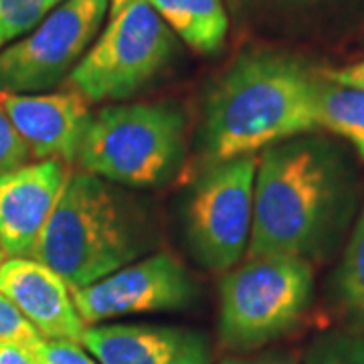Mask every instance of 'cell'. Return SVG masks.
<instances>
[{"label":"cell","mask_w":364,"mask_h":364,"mask_svg":"<svg viewBox=\"0 0 364 364\" xmlns=\"http://www.w3.org/2000/svg\"><path fill=\"white\" fill-rule=\"evenodd\" d=\"M184 154V116L170 104H114L93 114L75 162L117 186H160Z\"/></svg>","instance_id":"4"},{"label":"cell","mask_w":364,"mask_h":364,"mask_svg":"<svg viewBox=\"0 0 364 364\" xmlns=\"http://www.w3.org/2000/svg\"><path fill=\"white\" fill-rule=\"evenodd\" d=\"M65 0H0V49L28 35Z\"/></svg>","instance_id":"17"},{"label":"cell","mask_w":364,"mask_h":364,"mask_svg":"<svg viewBox=\"0 0 364 364\" xmlns=\"http://www.w3.org/2000/svg\"><path fill=\"white\" fill-rule=\"evenodd\" d=\"M314 294L312 263L255 255L229 269L219 289V334L235 352L263 350L299 324Z\"/></svg>","instance_id":"5"},{"label":"cell","mask_w":364,"mask_h":364,"mask_svg":"<svg viewBox=\"0 0 364 364\" xmlns=\"http://www.w3.org/2000/svg\"><path fill=\"white\" fill-rule=\"evenodd\" d=\"M39 340V332L18 312L11 299L0 294V342H21L33 346Z\"/></svg>","instance_id":"19"},{"label":"cell","mask_w":364,"mask_h":364,"mask_svg":"<svg viewBox=\"0 0 364 364\" xmlns=\"http://www.w3.org/2000/svg\"><path fill=\"white\" fill-rule=\"evenodd\" d=\"M219 364H301V356L287 348H272V350L239 352L237 356H229Z\"/></svg>","instance_id":"22"},{"label":"cell","mask_w":364,"mask_h":364,"mask_svg":"<svg viewBox=\"0 0 364 364\" xmlns=\"http://www.w3.org/2000/svg\"><path fill=\"white\" fill-rule=\"evenodd\" d=\"M81 344L100 364H210L205 332L184 326L95 324Z\"/></svg>","instance_id":"12"},{"label":"cell","mask_w":364,"mask_h":364,"mask_svg":"<svg viewBox=\"0 0 364 364\" xmlns=\"http://www.w3.org/2000/svg\"><path fill=\"white\" fill-rule=\"evenodd\" d=\"M0 105L35 160L71 164L90 126V102L75 90L57 93H0Z\"/></svg>","instance_id":"11"},{"label":"cell","mask_w":364,"mask_h":364,"mask_svg":"<svg viewBox=\"0 0 364 364\" xmlns=\"http://www.w3.org/2000/svg\"><path fill=\"white\" fill-rule=\"evenodd\" d=\"M67 164L37 160L0 174V247L4 257H33L69 178Z\"/></svg>","instance_id":"10"},{"label":"cell","mask_w":364,"mask_h":364,"mask_svg":"<svg viewBox=\"0 0 364 364\" xmlns=\"http://www.w3.org/2000/svg\"><path fill=\"white\" fill-rule=\"evenodd\" d=\"M0 294L9 298L43 340L81 344V320L73 291L61 275L33 257L4 259L0 265Z\"/></svg>","instance_id":"13"},{"label":"cell","mask_w":364,"mask_h":364,"mask_svg":"<svg viewBox=\"0 0 364 364\" xmlns=\"http://www.w3.org/2000/svg\"><path fill=\"white\" fill-rule=\"evenodd\" d=\"M195 279L170 253H150L142 259L73 291V301L85 326L109 322L134 314L178 312L196 299Z\"/></svg>","instance_id":"9"},{"label":"cell","mask_w":364,"mask_h":364,"mask_svg":"<svg viewBox=\"0 0 364 364\" xmlns=\"http://www.w3.org/2000/svg\"><path fill=\"white\" fill-rule=\"evenodd\" d=\"M174 33L148 0H128L69 75L90 104L122 102L144 90L168 65Z\"/></svg>","instance_id":"6"},{"label":"cell","mask_w":364,"mask_h":364,"mask_svg":"<svg viewBox=\"0 0 364 364\" xmlns=\"http://www.w3.org/2000/svg\"><path fill=\"white\" fill-rule=\"evenodd\" d=\"M154 243V225L138 198L79 170L69 174L33 259L75 291L150 255Z\"/></svg>","instance_id":"3"},{"label":"cell","mask_w":364,"mask_h":364,"mask_svg":"<svg viewBox=\"0 0 364 364\" xmlns=\"http://www.w3.org/2000/svg\"><path fill=\"white\" fill-rule=\"evenodd\" d=\"M334 296L356 332L364 334V208L354 223L334 277Z\"/></svg>","instance_id":"16"},{"label":"cell","mask_w":364,"mask_h":364,"mask_svg":"<svg viewBox=\"0 0 364 364\" xmlns=\"http://www.w3.org/2000/svg\"><path fill=\"white\" fill-rule=\"evenodd\" d=\"M257 156L210 164L186 205V237L195 257L213 272H229L247 253L253 227Z\"/></svg>","instance_id":"7"},{"label":"cell","mask_w":364,"mask_h":364,"mask_svg":"<svg viewBox=\"0 0 364 364\" xmlns=\"http://www.w3.org/2000/svg\"><path fill=\"white\" fill-rule=\"evenodd\" d=\"M31 348L41 364H100L85 350L83 344L41 338Z\"/></svg>","instance_id":"21"},{"label":"cell","mask_w":364,"mask_h":364,"mask_svg":"<svg viewBox=\"0 0 364 364\" xmlns=\"http://www.w3.org/2000/svg\"><path fill=\"white\" fill-rule=\"evenodd\" d=\"M322 77L336 83V85H342V87L364 91V61L338 67V69H326L322 71Z\"/></svg>","instance_id":"23"},{"label":"cell","mask_w":364,"mask_h":364,"mask_svg":"<svg viewBox=\"0 0 364 364\" xmlns=\"http://www.w3.org/2000/svg\"><path fill=\"white\" fill-rule=\"evenodd\" d=\"M128 4V0H109V16L116 14L119 9H124Z\"/></svg>","instance_id":"25"},{"label":"cell","mask_w":364,"mask_h":364,"mask_svg":"<svg viewBox=\"0 0 364 364\" xmlns=\"http://www.w3.org/2000/svg\"><path fill=\"white\" fill-rule=\"evenodd\" d=\"M316 126L346 140L364 160V91L342 87L320 75L316 85Z\"/></svg>","instance_id":"15"},{"label":"cell","mask_w":364,"mask_h":364,"mask_svg":"<svg viewBox=\"0 0 364 364\" xmlns=\"http://www.w3.org/2000/svg\"><path fill=\"white\" fill-rule=\"evenodd\" d=\"M109 0H65L35 31L0 51V93H39L59 85L87 53Z\"/></svg>","instance_id":"8"},{"label":"cell","mask_w":364,"mask_h":364,"mask_svg":"<svg viewBox=\"0 0 364 364\" xmlns=\"http://www.w3.org/2000/svg\"><path fill=\"white\" fill-rule=\"evenodd\" d=\"M301 364H364V334L336 330L312 340Z\"/></svg>","instance_id":"18"},{"label":"cell","mask_w":364,"mask_h":364,"mask_svg":"<svg viewBox=\"0 0 364 364\" xmlns=\"http://www.w3.org/2000/svg\"><path fill=\"white\" fill-rule=\"evenodd\" d=\"M2 257H4V253H2V247H0V265H2V261H4Z\"/></svg>","instance_id":"26"},{"label":"cell","mask_w":364,"mask_h":364,"mask_svg":"<svg viewBox=\"0 0 364 364\" xmlns=\"http://www.w3.org/2000/svg\"><path fill=\"white\" fill-rule=\"evenodd\" d=\"M148 4L195 51H219L227 39L229 18L223 0H148Z\"/></svg>","instance_id":"14"},{"label":"cell","mask_w":364,"mask_h":364,"mask_svg":"<svg viewBox=\"0 0 364 364\" xmlns=\"http://www.w3.org/2000/svg\"><path fill=\"white\" fill-rule=\"evenodd\" d=\"M316 85V75L284 55L237 59L205 104L203 146L210 162L251 156L318 130Z\"/></svg>","instance_id":"2"},{"label":"cell","mask_w":364,"mask_h":364,"mask_svg":"<svg viewBox=\"0 0 364 364\" xmlns=\"http://www.w3.org/2000/svg\"><path fill=\"white\" fill-rule=\"evenodd\" d=\"M354 196L350 164L326 138L304 134L261 150L247 255L324 257L350 219Z\"/></svg>","instance_id":"1"},{"label":"cell","mask_w":364,"mask_h":364,"mask_svg":"<svg viewBox=\"0 0 364 364\" xmlns=\"http://www.w3.org/2000/svg\"><path fill=\"white\" fill-rule=\"evenodd\" d=\"M28 158L31 154L26 144L18 136V132L14 130L13 122L9 119L0 105V174L25 166L28 164Z\"/></svg>","instance_id":"20"},{"label":"cell","mask_w":364,"mask_h":364,"mask_svg":"<svg viewBox=\"0 0 364 364\" xmlns=\"http://www.w3.org/2000/svg\"><path fill=\"white\" fill-rule=\"evenodd\" d=\"M0 364H41L31 346L21 342H0Z\"/></svg>","instance_id":"24"}]
</instances>
